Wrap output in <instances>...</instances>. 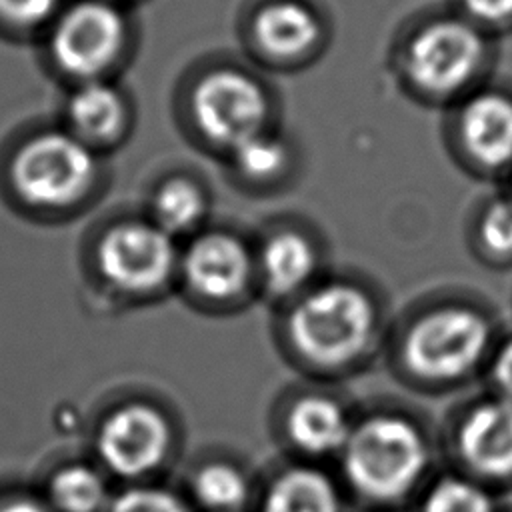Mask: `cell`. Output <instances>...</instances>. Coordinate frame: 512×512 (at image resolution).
Listing matches in <instances>:
<instances>
[{
  "label": "cell",
  "instance_id": "4fadbf2b",
  "mask_svg": "<svg viewBox=\"0 0 512 512\" xmlns=\"http://www.w3.org/2000/svg\"><path fill=\"white\" fill-rule=\"evenodd\" d=\"M350 430L352 424L346 410L336 400L320 394L298 398L286 414L290 442L312 456L340 452Z\"/></svg>",
  "mask_w": 512,
  "mask_h": 512
},
{
  "label": "cell",
  "instance_id": "4316f807",
  "mask_svg": "<svg viewBox=\"0 0 512 512\" xmlns=\"http://www.w3.org/2000/svg\"><path fill=\"white\" fill-rule=\"evenodd\" d=\"M468 12L486 22H500L512 16V0H464Z\"/></svg>",
  "mask_w": 512,
  "mask_h": 512
},
{
  "label": "cell",
  "instance_id": "9a60e30c",
  "mask_svg": "<svg viewBox=\"0 0 512 512\" xmlns=\"http://www.w3.org/2000/svg\"><path fill=\"white\" fill-rule=\"evenodd\" d=\"M320 26L314 12L296 0H278L260 10L254 34L260 46L276 56H294L308 50Z\"/></svg>",
  "mask_w": 512,
  "mask_h": 512
},
{
  "label": "cell",
  "instance_id": "ac0fdd59",
  "mask_svg": "<svg viewBox=\"0 0 512 512\" xmlns=\"http://www.w3.org/2000/svg\"><path fill=\"white\" fill-rule=\"evenodd\" d=\"M50 496L62 512H96L106 500V488L92 468L74 464L52 478Z\"/></svg>",
  "mask_w": 512,
  "mask_h": 512
},
{
  "label": "cell",
  "instance_id": "484cf974",
  "mask_svg": "<svg viewBox=\"0 0 512 512\" xmlns=\"http://www.w3.org/2000/svg\"><path fill=\"white\" fill-rule=\"evenodd\" d=\"M492 380L500 396L512 400V338H508L494 354Z\"/></svg>",
  "mask_w": 512,
  "mask_h": 512
},
{
  "label": "cell",
  "instance_id": "603a6c76",
  "mask_svg": "<svg viewBox=\"0 0 512 512\" xmlns=\"http://www.w3.org/2000/svg\"><path fill=\"white\" fill-rule=\"evenodd\" d=\"M480 240L490 254H512V202L500 200L486 208L480 222Z\"/></svg>",
  "mask_w": 512,
  "mask_h": 512
},
{
  "label": "cell",
  "instance_id": "ffe728a7",
  "mask_svg": "<svg viewBox=\"0 0 512 512\" xmlns=\"http://www.w3.org/2000/svg\"><path fill=\"white\" fill-rule=\"evenodd\" d=\"M204 210L200 190L188 180L166 182L154 198V216L164 232L188 230Z\"/></svg>",
  "mask_w": 512,
  "mask_h": 512
},
{
  "label": "cell",
  "instance_id": "6da1fadb",
  "mask_svg": "<svg viewBox=\"0 0 512 512\" xmlns=\"http://www.w3.org/2000/svg\"><path fill=\"white\" fill-rule=\"evenodd\" d=\"M340 458L348 484L372 502L404 498L430 462L420 428L396 414H374L352 424Z\"/></svg>",
  "mask_w": 512,
  "mask_h": 512
},
{
  "label": "cell",
  "instance_id": "83f0119b",
  "mask_svg": "<svg viewBox=\"0 0 512 512\" xmlns=\"http://www.w3.org/2000/svg\"><path fill=\"white\" fill-rule=\"evenodd\" d=\"M0 512H44L42 506H38L32 500L26 498H18V500H10L6 504L0 506Z\"/></svg>",
  "mask_w": 512,
  "mask_h": 512
},
{
  "label": "cell",
  "instance_id": "3957f363",
  "mask_svg": "<svg viewBox=\"0 0 512 512\" xmlns=\"http://www.w3.org/2000/svg\"><path fill=\"white\" fill-rule=\"evenodd\" d=\"M490 344V324L474 308L440 306L418 316L402 338V362L418 378L456 380L478 366Z\"/></svg>",
  "mask_w": 512,
  "mask_h": 512
},
{
  "label": "cell",
  "instance_id": "7c38bea8",
  "mask_svg": "<svg viewBox=\"0 0 512 512\" xmlns=\"http://www.w3.org/2000/svg\"><path fill=\"white\" fill-rule=\"evenodd\" d=\"M462 138L468 152L486 166L512 160V100L486 92L472 98L462 112Z\"/></svg>",
  "mask_w": 512,
  "mask_h": 512
},
{
  "label": "cell",
  "instance_id": "44dd1931",
  "mask_svg": "<svg viewBox=\"0 0 512 512\" xmlns=\"http://www.w3.org/2000/svg\"><path fill=\"white\" fill-rule=\"evenodd\" d=\"M422 512H494V502L480 484L460 476H446L426 492Z\"/></svg>",
  "mask_w": 512,
  "mask_h": 512
},
{
  "label": "cell",
  "instance_id": "2e32d148",
  "mask_svg": "<svg viewBox=\"0 0 512 512\" xmlns=\"http://www.w3.org/2000/svg\"><path fill=\"white\" fill-rule=\"evenodd\" d=\"M316 270L314 246L298 232L272 234L260 252V272L268 290L276 296L294 294Z\"/></svg>",
  "mask_w": 512,
  "mask_h": 512
},
{
  "label": "cell",
  "instance_id": "cb8c5ba5",
  "mask_svg": "<svg viewBox=\"0 0 512 512\" xmlns=\"http://www.w3.org/2000/svg\"><path fill=\"white\" fill-rule=\"evenodd\" d=\"M110 512H188L184 504L156 488H134L116 498Z\"/></svg>",
  "mask_w": 512,
  "mask_h": 512
},
{
  "label": "cell",
  "instance_id": "d4e9b609",
  "mask_svg": "<svg viewBox=\"0 0 512 512\" xmlns=\"http://www.w3.org/2000/svg\"><path fill=\"white\" fill-rule=\"evenodd\" d=\"M58 0H0V14L14 22H38L48 16Z\"/></svg>",
  "mask_w": 512,
  "mask_h": 512
},
{
  "label": "cell",
  "instance_id": "d6986e66",
  "mask_svg": "<svg viewBox=\"0 0 512 512\" xmlns=\"http://www.w3.org/2000/svg\"><path fill=\"white\" fill-rule=\"evenodd\" d=\"M194 494L202 506L216 512H230L244 504L248 482L236 466L214 462L196 474Z\"/></svg>",
  "mask_w": 512,
  "mask_h": 512
},
{
  "label": "cell",
  "instance_id": "9c48e42d",
  "mask_svg": "<svg viewBox=\"0 0 512 512\" xmlns=\"http://www.w3.org/2000/svg\"><path fill=\"white\" fill-rule=\"evenodd\" d=\"M168 446V426L150 406L130 404L106 418L98 434L102 460L120 476L152 470Z\"/></svg>",
  "mask_w": 512,
  "mask_h": 512
},
{
  "label": "cell",
  "instance_id": "277c9868",
  "mask_svg": "<svg viewBox=\"0 0 512 512\" xmlns=\"http://www.w3.org/2000/svg\"><path fill=\"white\" fill-rule=\"evenodd\" d=\"M94 174V158L74 136L48 132L30 140L14 158L12 180L24 200L56 208L76 200Z\"/></svg>",
  "mask_w": 512,
  "mask_h": 512
},
{
  "label": "cell",
  "instance_id": "5bb4252c",
  "mask_svg": "<svg viewBox=\"0 0 512 512\" xmlns=\"http://www.w3.org/2000/svg\"><path fill=\"white\" fill-rule=\"evenodd\" d=\"M262 512H342L336 484L318 468L290 466L274 476Z\"/></svg>",
  "mask_w": 512,
  "mask_h": 512
},
{
  "label": "cell",
  "instance_id": "8fae6325",
  "mask_svg": "<svg viewBox=\"0 0 512 512\" xmlns=\"http://www.w3.org/2000/svg\"><path fill=\"white\" fill-rule=\"evenodd\" d=\"M250 256L244 244L228 234L200 236L184 256V276L194 292L224 300L242 292L250 278Z\"/></svg>",
  "mask_w": 512,
  "mask_h": 512
},
{
  "label": "cell",
  "instance_id": "7402d4cb",
  "mask_svg": "<svg viewBox=\"0 0 512 512\" xmlns=\"http://www.w3.org/2000/svg\"><path fill=\"white\" fill-rule=\"evenodd\" d=\"M232 150L236 166L250 178L276 176L284 168L288 156L282 140L266 136L262 132L254 134Z\"/></svg>",
  "mask_w": 512,
  "mask_h": 512
},
{
  "label": "cell",
  "instance_id": "7a4b0ae2",
  "mask_svg": "<svg viewBox=\"0 0 512 512\" xmlns=\"http://www.w3.org/2000/svg\"><path fill=\"white\" fill-rule=\"evenodd\" d=\"M286 330L296 354L316 366L336 368L368 350L376 330V308L362 288L326 282L292 306Z\"/></svg>",
  "mask_w": 512,
  "mask_h": 512
},
{
  "label": "cell",
  "instance_id": "ba28073f",
  "mask_svg": "<svg viewBox=\"0 0 512 512\" xmlns=\"http://www.w3.org/2000/svg\"><path fill=\"white\" fill-rule=\"evenodd\" d=\"M124 38L120 12L104 2H80L56 24L52 52L58 64L78 76L100 72L116 56Z\"/></svg>",
  "mask_w": 512,
  "mask_h": 512
},
{
  "label": "cell",
  "instance_id": "e0dca14e",
  "mask_svg": "<svg viewBox=\"0 0 512 512\" xmlns=\"http://www.w3.org/2000/svg\"><path fill=\"white\" fill-rule=\"evenodd\" d=\"M70 120L86 136L106 138L122 122V100L106 84L88 82L70 100Z\"/></svg>",
  "mask_w": 512,
  "mask_h": 512
},
{
  "label": "cell",
  "instance_id": "30bf717a",
  "mask_svg": "<svg viewBox=\"0 0 512 512\" xmlns=\"http://www.w3.org/2000/svg\"><path fill=\"white\" fill-rule=\"evenodd\" d=\"M456 448L476 474L512 476V400L498 396L472 406L458 424Z\"/></svg>",
  "mask_w": 512,
  "mask_h": 512
},
{
  "label": "cell",
  "instance_id": "5b68a950",
  "mask_svg": "<svg viewBox=\"0 0 512 512\" xmlns=\"http://www.w3.org/2000/svg\"><path fill=\"white\" fill-rule=\"evenodd\" d=\"M192 110L196 124L210 140L236 148L262 132L268 104L262 88L250 76L216 70L196 86Z\"/></svg>",
  "mask_w": 512,
  "mask_h": 512
},
{
  "label": "cell",
  "instance_id": "52a82bcc",
  "mask_svg": "<svg viewBox=\"0 0 512 512\" xmlns=\"http://www.w3.org/2000/svg\"><path fill=\"white\" fill-rule=\"evenodd\" d=\"M98 264L108 282L126 292H148L160 286L174 264L168 232L150 224H120L106 232Z\"/></svg>",
  "mask_w": 512,
  "mask_h": 512
},
{
  "label": "cell",
  "instance_id": "8992f818",
  "mask_svg": "<svg viewBox=\"0 0 512 512\" xmlns=\"http://www.w3.org/2000/svg\"><path fill=\"white\" fill-rule=\"evenodd\" d=\"M484 56L480 34L462 20H440L420 30L406 54L416 84L430 92H452L464 86Z\"/></svg>",
  "mask_w": 512,
  "mask_h": 512
}]
</instances>
